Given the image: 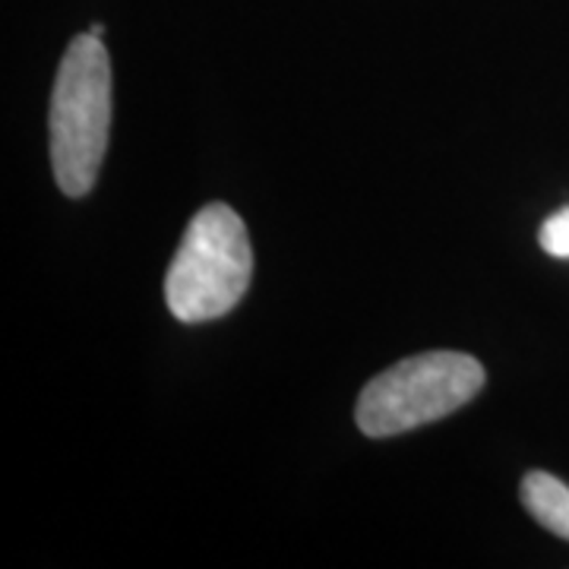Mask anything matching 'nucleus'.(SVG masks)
I'll return each mask as SVG.
<instances>
[{"instance_id":"f257e3e1","label":"nucleus","mask_w":569,"mask_h":569,"mask_svg":"<svg viewBox=\"0 0 569 569\" xmlns=\"http://www.w3.org/2000/svg\"><path fill=\"white\" fill-rule=\"evenodd\" d=\"M111 130V61L99 36L86 32L63 51L51 92V168L67 197H86L102 168Z\"/></svg>"},{"instance_id":"f03ea898","label":"nucleus","mask_w":569,"mask_h":569,"mask_svg":"<svg viewBox=\"0 0 569 569\" xmlns=\"http://www.w3.org/2000/svg\"><path fill=\"white\" fill-rule=\"evenodd\" d=\"M253 250L244 219L224 203L203 206L183 231L164 276V305L181 323L224 317L244 298Z\"/></svg>"},{"instance_id":"7ed1b4c3","label":"nucleus","mask_w":569,"mask_h":569,"mask_svg":"<svg viewBox=\"0 0 569 569\" xmlns=\"http://www.w3.org/2000/svg\"><path fill=\"white\" fill-rule=\"evenodd\" d=\"M485 387V367L462 351H425L377 373L358 396L355 418L367 437H396L468 406Z\"/></svg>"},{"instance_id":"20e7f679","label":"nucleus","mask_w":569,"mask_h":569,"mask_svg":"<svg viewBox=\"0 0 569 569\" xmlns=\"http://www.w3.org/2000/svg\"><path fill=\"white\" fill-rule=\"evenodd\" d=\"M522 503L545 529L569 541V488L560 478L548 471H529L522 481Z\"/></svg>"},{"instance_id":"39448f33","label":"nucleus","mask_w":569,"mask_h":569,"mask_svg":"<svg viewBox=\"0 0 569 569\" xmlns=\"http://www.w3.org/2000/svg\"><path fill=\"white\" fill-rule=\"evenodd\" d=\"M538 241L545 247V253L557 257V260H569V206L545 219L541 231H538Z\"/></svg>"}]
</instances>
